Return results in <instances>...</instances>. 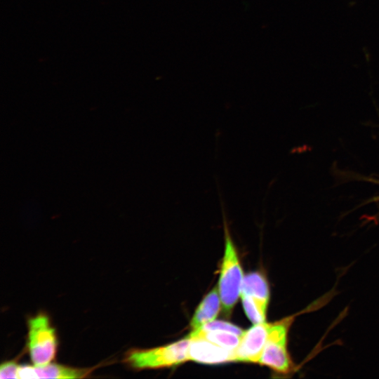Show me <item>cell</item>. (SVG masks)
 Here are the masks:
<instances>
[{
  "label": "cell",
  "instance_id": "cell-14",
  "mask_svg": "<svg viewBox=\"0 0 379 379\" xmlns=\"http://www.w3.org/2000/svg\"><path fill=\"white\" fill-rule=\"evenodd\" d=\"M378 183H379V181H378ZM371 201H379V194L376 197H373L371 200Z\"/></svg>",
  "mask_w": 379,
  "mask_h": 379
},
{
  "label": "cell",
  "instance_id": "cell-10",
  "mask_svg": "<svg viewBox=\"0 0 379 379\" xmlns=\"http://www.w3.org/2000/svg\"><path fill=\"white\" fill-rule=\"evenodd\" d=\"M241 337L232 333L222 331L192 330L187 338H202L227 350L234 351L239 344Z\"/></svg>",
  "mask_w": 379,
  "mask_h": 379
},
{
  "label": "cell",
  "instance_id": "cell-5",
  "mask_svg": "<svg viewBox=\"0 0 379 379\" xmlns=\"http://www.w3.org/2000/svg\"><path fill=\"white\" fill-rule=\"evenodd\" d=\"M270 324H254L241 337L234 350L233 361L258 363L267 342Z\"/></svg>",
  "mask_w": 379,
  "mask_h": 379
},
{
  "label": "cell",
  "instance_id": "cell-12",
  "mask_svg": "<svg viewBox=\"0 0 379 379\" xmlns=\"http://www.w3.org/2000/svg\"><path fill=\"white\" fill-rule=\"evenodd\" d=\"M199 328L205 331H222L232 333L239 336H242L245 331L230 322L215 319L204 325Z\"/></svg>",
  "mask_w": 379,
  "mask_h": 379
},
{
  "label": "cell",
  "instance_id": "cell-3",
  "mask_svg": "<svg viewBox=\"0 0 379 379\" xmlns=\"http://www.w3.org/2000/svg\"><path fill=\"white\" fill-rule=\"evenodd\" d=\"M293 317L270 324L267 342L258 364L286 374L294 368L287 349V337Z\"/></svg>",
  "mask_w": 379,
  "mask_h": 379
},
{
  "label": "cell",
  "instance_id": "cell-9",
  "mask_svg": "<svg viewBox=\"0 0 379 379\" xmlns=\"http://www.w3.org/2000/svg\"><path fill=\"white\" fill-rule=\"evenodd\" d=\"M241 294L252 297L267 306L270 288L265 277L260 272H250L244 277Z\"/></svg>",
  "mask_w": 379,
  "mask_h": 379
},
{
  "label": "cell",
  "instance_id": "cell-8",
  "mask_svg": "<svg viewBox=\"0 0 379 379\" xmlns=\"http://www.w3.org/2000/svg\"><path fill=\"white\" fill-rule=\"evenodd\" d=\"M222 307L218 288L215 286L204 298L190 321V327L196 330L215 320Z\"/></svg>",
  "mask_w": 379,
  "mask_h": 379
},
{
  "label": "cell",
  "instance_id": "cell-7",
  "mask_svg": "<svg viewBox=\"0 0 379 379\" xmlns=\"http://www.w3.org/2000/svg\"><path fill=\"white\" fill-rule=\"evenodd\" d=\"M190 339L189 360L208 364L233 361L234 351L227 350L202 338Z\"/></svg>",
  "mask_w": 379,
  "mask_h": 379
},
{
  "label": "cell",
  "instance_id": "cell-2",
  "mask_svg": "<svg viewBox=\"0 0 379 379\" xmlns=\"http://www.w3.org/2000/svg\"><path fill=\"white\" fill-rule=\"evenodd\" d=\"M190 339H185L164 346L129 351L125 361L135 369H154L170 367L189 361Z\"/></svg>",
  "mask_w": 379,
  "mask_h": 379
},
{
  "label": "cell",
  "instance_id": "cell-1",
  "mask_svg": "<svg viewBox=\"0 0 379 379\" xmlns=\"http://www.w3.org/2000/svg\"><path fill=\"white\" fill-rule=\"evenodd\" d=\"M225 233V253L222 260L218 291L224 314L230 315L241 296L244 274L236 247L227 226L224 204L220 199Z\"/></svg>",
  "mask_w": 379,
  "mask_h": 379
},
{
  "label": "cell",
  "instance_id": "cell-13",
  "mask_svg": "<svg viewBox=\"0 0 379 379\" xmlns=\"http://www.w3.org/2000/svg\"><path fill=\"white\" fill-rule=\"evenodd\" d=\"M18 367L13 361L4 362L0 366V378H16Z\"/></svg>",
  "mask_w": 379,
  "mask_h": 379
},
{
  "label": "cell",
  "instance_id": "cell-11",
  "mask_svg": "<svg viewBox=\"0 0 379 379\" xmlns=\"http://www.w3.org/2000/svg\"><path fill=\"white\" fill-rule=\"evenodd\" d=\"M241 298L245 313L253 324L265 321L267 306L244 294H241Z\"/></svg>",
  "mask_w": 379,
  "mask_h": 379
},
{
  "label": "cell",
  "instance_id": "cell-6",
  "mask_svg": "<svg viewBox=\"0 0 379 379\" xmlns=\"http://www.w3.org/2000/svg\"><path fill=\"white\" fill-rule=\"evenodd\" d=\"M90 369L77 368L54 363L45 365H18L16 378H83Z\"/></svg>",
  "mask_w": 379,
  "mask_h": 379
},
{
  "label": "cell",
  "instance_id": "cell-4",
  "mask_svg": "<svg viewBox=\"0 0 379 379\" xmlns=\"http://www.w3.org/2000/svg\"><path fill=\"white\" fill-rule=\"evenodd\" d=\"M28 351L34 365L51 363L57 351V337L47 315L40 313L27 321Z\"/></svg>",
  "mask_w": 379,
  "mask_h": 379
}]
</instances>
